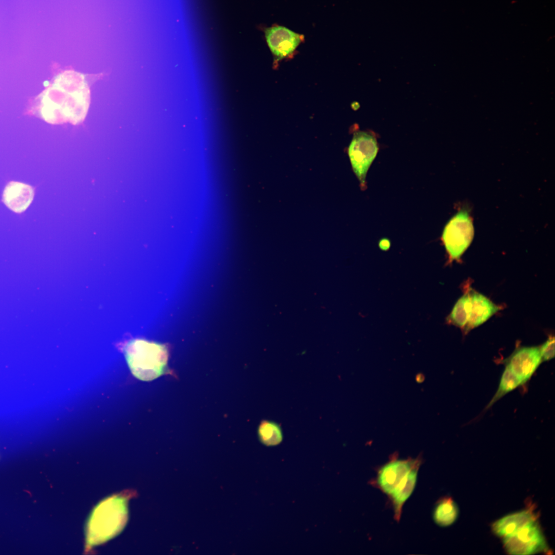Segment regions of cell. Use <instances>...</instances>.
<instances>
[{"instance_id": "1", "label": "cell", "mask_w": 555, "mask_h": 555, "mask_svg": "<svg viewBox=\"0 0 555 555\" xmlns=\"http://www.w3.org/2000/svg\"><path fill=\"white\" fill-rule=\"evenodd\" d=\"M127 498L114 495L99 503L92 511L86 527V543L90 546L109 540L121 531L127 519Z\"/></svg>"}, {"instance_id": "2", "label": "cell", "mask_w": 555, "mask_h": 555, "mask_svg": "<svg viewBox=\"0 0 555 555\" xmlns=\"http://www.w3.org/2000/svg\"><path fill=\"white\" fill-rule=\"evenodd\" d=\"M123 349L130 369L137 378L151 381L163 373L168 360L167 350L163 346L135 339L126 342Z\"/></svg>"}, {"instance_id": "3", "label": "cell", "mask_w": 555, "mask_h": 555, "mask_svg": "<svg viewBox=\"0 0 555 555\" xmlns=\"http://www.w3.org/2000/svg\"><path fill=\"white\" fill-rule=\"evenodd\" d=\"M499 309L487 297L471 290L458 300L447 319L450 324L468 331L484 323Z\"/></svg>"}, {"instance_id": "4", "label": "cell", "mask_w": 555, "mask_h": 555, "mask_svg": "<svg viewBox=\"0 0 555 555\" xmlns=\"http://www.w3.org/2000/svg\"><path fill=\"white\" fill-rule=\"evenodd\" d=\"M471 217L466 210L456 213L446 225L441 236L450 261L458 260L474 236Z\"/></svg>"}, {"instance_id": "5", "label": "cell", "mask_w": 555, "mask_h": 555, "mask_svg": "<svg viewBox=\"0 0 555 555\" xmlns=\"http://www.w3.org/2000/svg\"><path fill=\"white\" fill-rule=\"evenodd\" d=\"M378 151L376 138L369 133H356L349 144L348 153L354 173L362 188L365 187L367 170Z\"/></svg>"}, {"instance_id": "6", "label": "cell", "mask_w": 555, "mask_h": 555, "mask_svg": "<svg viewBox=\"0 0 555 555\" xmlns=\"http://www.w3.org/2000/svg\"><path fill=\"white\" fill-rule=\"evenodd\" d=\"M506 551L511 554H531L547 550V544L536 520L502 539Z\"/></svg>"}, {"instance_id": "7", "label": "cell", "mask_w": 555, "mask_h": 555, "mask_svg": "<svg viewBox=\"0 0 555 555\" xmlns=\"http://www.w3.org/2000/svg\"><path fill=\"white\" fill-rule=\"evenodd\" d=\"M503 362L525 384L542 362L539 346L520 347Z\"/></svg>"}, {"instance_id": "8", "label": "cell", "mask_w": 555, "mask_h": 555, "mask_svg": "<svg viewBox=\"0 0 555 555\" xmlns=\"http://www.w3.org/2000/svg\"><path fill=\"white\" fill-rule=\"evenodd\" d=\"M416 459H398L393 458L384 465L378 471L376 484L383 492L389 496L411 469L419 461Z\"/></svg>"}, {"instance_id": "9", "label": "cell", "mask_w": 555, "mask_h": 555, "mask_svg": "<svg viewBox=\"0 0 555 555\" xmlns=\"http://www.w3.org/2000/svg\"><path fill=\"white\" fill-rule=\"evenodd\" d=\"M265 38L272 53L279 60L292 53L304 39L303 35L280 26L267 28Z\"/></svg>"}, {"instance_id": "10", "label": "cell", "mask_w": 555, "mask_h": 555, "mask_svg": "<svg viewBox=\"0 0 555 555\" xmlns=\"http://www.w3.org/2000/svg\"><path fill=\"white\" fill-rule=\"evenodd\" d=\"M34 196V189L30 185L16 181H10L6 186L3 201L13 212L20 213L26 210Z\"/></svg>"}, {"instance_id": "11", "label": "cell", "mask_w": 555, "mask_h": 555, "mask_svg": "<svg viewBox=\"0 0 555 555\" xmlns=\"http://www.w3.org/2000/svg\"><path fill=\"white\" fill-rule=\"evenodd\" d=\"M536 520L531 510H524L498 520L493 524L492 530L497 536L504 539L511 536L518 529Z\"/></svg>"}, {"instance_id": "12", "label": "cell", "mask_w": 555, "mask_h": 555, "mask_svg": "<svg viewBox=\"0 0 555 555\" xmlns=\"http://www.w3.org/2000/svg\"><path fill=\"white\" fill-rule=\"evenodd\" d=\"M421 463V461H419L411 469L390 496L394 506L395 519L398 522L400 519L404 503L415 488Z\"/></svg>"}, {"instance_id": "13", "label": "cell", "mask_w": 555, "mask_h": 555, "mask_svg": "<svg viewBox=\"0 0 555 555\" xmlns=\"http://www.w3.org/2000/svg\"><path fill=\"white\" fill-rule=\"evenodd\" d=\"M458 509L451 497H445L437 504L433 513L435 522L442 527L452 524L456 520Z\"/></svg>"}, {"instance_id": "14", "label": "cell", "mask_w": 555, "mask_h": 555, "mask_svg": "<svg viewBox=\"0 0 555 555\" xmlns=\"http://www.w3.org/2000/svg\"><path fill=\"white\" fill-rule=\"evenodd\" d=\"M523 384L524 383L522 380L508 367L505 366L500 379L498 388L493 398L486 406V409H489L505 395Z\"/></svg>"}, {"instance_id": "15", "label": "cell", "mask_w": 555, "mask_h": 555, "mask_svg": "<svg viewBox=\"0 0 555 555\" xmlns=\"http://www.w3.org/2000/svg\"><path fill=\"white\" fill-rule=\"evenodd\" d=\"M258 433L260 440L267 446L279 444L282 440L281 429L279 424L268 420L263 421L259 425Z\"/></svg>"}, {"instance_id": "16", "label": "cell", "mask_w": 555, "mask_h": 555, "mask_svg": "<svg viewBox=\"0 0 555 555\" xmlns=\"http://www.w3.org/2000/svg\"><path fill=\"white\" fill-rule=\"evenodd\" d=\"M542 362L551 360L554 357V338L549 337L548 339L539 346Z\"/></svg>"}, {"instance_id": "17", "label": "cell", "mask_w": 555, "mask_h": 555, "mask_svg": "<svg viewBox=\"0 0 555 555\" xmlns=\"http://www.w3.org/2000/svg\"><path fill=\"white\" fill-rule=\"evenodd\" d=\"M379 246L383 250H387L390 247V242L387 239H382L379 243Z\"/></svg>"}]
</instances>
